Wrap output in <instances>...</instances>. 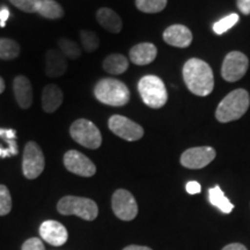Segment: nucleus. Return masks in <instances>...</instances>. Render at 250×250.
Instances as JSON below:
<instances>
[{"mask_svg": "<svg viewBox=\"0 0 250 250\" xmlns=\"http://www.w3.org/2000/svg\"><path fill=\"white\" fill-rule=\"evenodd\" d=\"M80 40L86 52H94L100 45V39L98 34L90 30H81Z\"/></svg>", "mask_w": 250, "mask_h": 250, "instance_id": "bb28decb", "label": "nucleus"}, {"mask_svg": "<svg viewBox=\"0 0 250 250\" xmlns=\"http://www.w3.org/2000/svg\"><path fill=\"white\" fill-rule=\"evenodd\" d=\"M9 18V9L7 7H1L0 8V27H5L6 21Z\"/></svg>", "mask_w": 250, "mask_h": 250, "instance_id": "72a5a7b5", "label": "nucleus"}, {"mask_svg": "<svg viewBox=\"0 0 250 250\" xmlns=\"http://www.w3.org/2000/svg\"><path fill=\"white\" fill-rule=\"evenodd\" d=\"M15 7L26 13H37L42 0H9Z\"/></svg>", "mask_w": 250, "mask_h": 250, "instance_id": "c756f323", "label": "nucleus"}, {"mask_svg": "<svg viewBox=\"0 0 250 250\" xmlns=\"http://www.w3.org/2000/svg\"><path fill=\"white\" fill-rule=\"evenodd\" d=\"M94 95L98 101L111 107H122L130 101V90L127 86L112 78L100 80L94 88Z\"/></svg>", "mask_w": 250, "mask_h": 250, "instance_id": "7ed1b4c3", "label": "nucleus"}, {"mask_svg": "<svg viewBox=\"0 0 250 250\" xmlns=\"http://www.w3.org/2000/svg\"><path fill=\"white\" fill-rule=\"evenodd\" d=\"M208 199L210 203L215 208H218L223 213H230L233 211L234 205L229 202V199L225 196L223 190L220 189V187L217 186L214 188H211L208 190Z\"/></svg>", "mask_w": 250, "mask_h": 250, "instance_id": "4be33fe9", "label": "nucleus"}, {"mask_svg": "<svg viewBox=\"0 0 250 250\" xmlns=\"http://www.w3.org/2000/svg\"><path fill=\"white\" fill-rule=\"evenodd\" d=\"M108 125L111 132L127 142H137L144 136V129L139 124L134 123L130 118L122 116V115L111 116L109 118Z\"/></svg>", "mask_w": 250, "mask_h": 250, "instance_id": "9d476101", "label": "nucleus"}, {"mask_svg": "<svg viewBox=\"0 0 250 250\" xmlns=\"http://www.w3.org/2000/svg\"><path fill=\"white\" fill-rule=\"evenodd\" d=\"M249 61L245 54L240 51L229 52L223 62L221 76L228 83H235L242 79L248 71Z\"/></svg>", "mask_w": 250, "mask_h": 250, "instance_id": "6e6552de", "label": "nucleus"}, {"mask_svg": "<svg viewBox=\"0 0 250 250\" xmlns=\"http://www.w3.org/2000/svg\"><path fill=\"white\" fill-rule=\"evenodd\" d=\"M237 7L241 11L242 14H250V0H236Z\"/></svg>", "mask_w": 250, "mask_h": 250, "instance_id": "473e14b6", "label": "nucleus"}, {"mask_svg": "<svg viewBox=\"0 0 250 250\" xmlns=\"http://www.w3.org/2000/svg\"><path fill=\"white\" fill-rule=\"evenodd\" d=\"M239 21V15L236 13H232L229 15H227L226 18L221 19L219 20L218 22H215L213 24V30L217 35H223L224 33H226L227 30H229L230 28L235 26Z\"/></svg>", "mask_w": 250, "mask_h": 250, "instance_id": "cd10ccee", "label": "nucleus"}, {"mask_svg": "<svg viewBox=\"0 0 250 250\" xmlns=\"http://www.w3.org/2000/svg\"><path fill=\"white\" fill-rule=\"evenodd\" d=\"M96 19H98V22L105 30L110 31L112 34H118L122 30V27H123L120 15L110 8H100L98 13H96Z\"/></svg>", "mask_w": 250, "mask_h": 250, "instance_id": "6ab92c4d", "label": "nucleus"}, {"mask_svg": "<svg viewBox=\"0 0 250 250\" xmlns=\"http://www.w3.org/2000/svg\"><path fill=\"white\" fill-rule=\"evenodd\" d=\"M37 13L45 19L56 20L64 17V9L55 0H42Z\"/></svg>", "mask_w": 250, "mask_h": 250, "instance_id": "5701e85b", "label": "nucleus"}, {"mask_svg": "<svg viewBox=\"0 0 250 250\" xmlns=\"http://www.w3.org/2000/svg\"><path fill=\"white\" fill-rule=\"evenodd\" d=\"M250 104L249 93L246 89H235L225 96L215 110V118L220 123H228L241 118Z\"/></svg>", "mask_w": 250, "mask_h": 250, "instance_id": "f03ea898", "label": "nucleus"}, {"mask_svg": "<svg viewBox=\"0 0 250 250\" xmlns=\"http://www.w3.org/2000/svg\"><path fill=\"white\" fill-rule=\"evenodd\" d=\"M12 210V197L7 187L0 184V215L8 214Z\"/></svg>", "mask_w": 250, "mask_h": 250, "instance_id": "c85d7f7f", "label": "nucleus"}, {"mask_svg": "<svg viewBox=\"0 0 250 250\" xmlns=\"http://www.w3.org/2000/svg\"><path fill=\"white\" fill-rule=\"evenodd\" d=\"M112 211L121 220H133L138 214V205L132 193L127 190L118 189L114 192L111 199Z\"/></svg>", "mask_w": 250, "mask_h": 250, "instance_id": "1a4fd4ad", "label": "nucleus"}, {"mask_svg": "<svg viewBox=\"0 0 250 250\" xmlns=\"http://www.w3.org/2000/svg\"><path fill=\"white\" fill-rule=\"evenodd\" d=\"M64 166L71 173L83 177H90L96 173V167L90 159L76 149L65 153Z\"/></svg>", "mask_w": 250, "mask_h": 250, "instance_id": "f8f14e48", "label": "nucleus"}, {"mask_svg": "<svg viewBox=\"0 0 250 250\" xmlns=\"http://www.w3.org/2000/svg\"><path fill=\"white\" fill-rule=\"evenodd\" d=\"M188 193H190V195H197V193L201 192V184L198 182H196V181H190V182L187 183V187H186Z\"/></svg>", "mask_w": 250, "mask_h": 250, "instance_id": "2f4dec72", "label": "nucleus"}, {"mask_svg": "<svg viewBox=\"0 0 250 250\" xmlns=\"http://www.w3.org/2000/svg\"><path fill=\"white\" fill-rule=\"evenodd\" d=\"M136 6L144 13H159L167 6V0H136Z\"/></svg>", "mask_w": 250, "mask_h": 250, "instance_id": "393cba45", "label": "nucleus"}, {"mask_svg": "<svg viewBox=\"0 0 250 250\" xmlns=\"http://www.w3.org/2000/svg\"><path fill=\"white\" fill-rule=\"evenodd\" d=\"M45 167L44 155L39 144L35 142L27 143L23 149L22 171L23 175L29 180L37 179L43 173Z\"/></svg>", "mask_w": 250, "mask_h": 250, "instance_id": "0eeeda50", "label": "nucleus"}, {"mask_svg": "<svg viewBox=\"0 0 250 250\" xmlns=\"http://www.w3.org/2000/svg\"><path fill=\"white\" fill-rule=\"evenodd\" d=\"M22 250H45V248L42 240L37 239V237H31L23 243Z\"/></svg>", "mask_w": 250, "mask_h": 250, "instance_id": "7c9ffc66", "label": "nucleus"}, {"mask_svg": "<svg viewBox=\"0 0 250 250\" xmlns=\"http://www.w3.org/2000/svg\"><path fill=\"white\" fill-rule=\"evenodd\" d=\"M59 50L66 58L78 59L81 56V49L78 43L68 39H61L58 41Z\"/></svg>", "mask_w": 250, "mask_h": 250, "instance_id": "a878e982", "label": "nucleus"}, {"mask_svg": "<svg viewBox=\"0 0 250 250\" xmlns=\"http://www.w3.org/2000/svg\"><path fill=\"white\" fill-rule=\"evenodd\" d=\"M103 68L108 73L114 74V76H120L129 68V61L125 56L121 54L109 55L103 61Z\"/></svg>", "mask_w": 250, "mask_h": 250, "instance_id": "412c9836", "label": "nucleus"}, {"mask_svg": "<svg viewBox=\"0 0 250 250\" xmlns=\"http://www.w3.org/2000/svg\"><path fill=\"white\" fill-rule=\"evenodd\" d=\"M138 90L144 103L152 109L162 108L168 101L165 83L156 76H145L139 80Z\"/></svg>", "mask_w": 250, "mask_h": 250, "instance_id": "20e7f679", "label": "nucleus"}, {"mask_svg": "<svg viewBox=\"0 0 250 250\" xmlns=\"http://www.w3.org/2000/svg\"><path fill=\"white\" fill-rule=\"evenodd\" d=\"M158 49L152 43H139L130 50V61L136 65H147L156 58Z\"/></svg>", "mask_w": 250, "mask_h": 250, "instance_id": "f3484780", "label": "nucleus"}, {"mask_svg": "<svg viewBox=\"0 0 250 250\" xmlns=\"http://www.w3.org/2000/svg\"><path fill=\"white\" fill-rule=\"evenodd\" d=\"M62 100H64V94L57 85L50 83L43 88L42 108L45 112H49V114L55 112L62 105Z\"/></svg>", "mask_w": 250, "mask_h": 250, "instance_id": "a211bd4d", "label": "nucleus"}, {"mask_svg": "<svg viewBox=\"0 0 250 250\" xmlns=\"http://www.w3.org/2000/svg\"><path fill=\"white\" fill-rule=\"evenodd\" d=\"M164 41L176 48H188L192 42V33L183 24H171L164 31Z\"/></svg>", "mask_w": 250, "mask_h": 250, "instance_id": "4468645a", "label": "nucleus"}, {"mask_svg": "<svg viewBox=\"0 0 250 250\" xmlns=\"http://www.w3.org/2000/svg\"><path fill=\"white\" fill-rule=\"evenodd\" d=\"M59 213L64 215H77L83 220H94L99 214L96 203L85 197L66 196L62 197L57 204Z\"/></svg>", "mask_w": 250, "mask_h": 250, "instance_id": "39448f33", "label": "nucleus"}, {"mask_svg": "<svg viewBox=\"0 0 250 250\" xmlns=\"http://www.w3.org/2000/svg\"><path fill=\"white\" fill-rule=\"evenodd\" d=\"M5 90V81L2 79L1 77H0V94Z\"/></svg>", "mask_w": 250, "mask_h": 250, "instance_id": "e433bc0d", "label": "nucleus"}, {"mask_svg": "<svg viewBox=\"0 0 250 250\" xmlns=\"http://www.w3.org/2000/svg\"><path fill=\"white\" fill-rule=\"evenodd\" d=\"M215 158L214 148L210 146L192 147L187 149L181 155V165L189 169H202L211 164Z\"/></svg>", "mask_w": 250, "mask_h": 250, "instance_id": "9b49d317", "label": "nucleus"}, {"mask_svg": "<svg viewBox=\"0 0 250 250\" xmlns=\"http://www.w3.org/2000/svg\"><path fill=\"white\" fill-rule=\"evenodd\" d=\"M20 55V45L11 39H0V59L12 61Z\"/></svg>", "mask_w": 250, "mask_h": 250, "instance_id": "b1692460", "label": "nucleus"}, {"mask_svg": "<svg viewBox=\"0 0 250 250\" xmlns=\"http://www.w3.org/2000/svg\"><path fill=\"white\" fill-rule=\"evenodd\" d=\"M13 92L15 100L20 108L28 109L33 103V87L29 79L24 76L15 77L13 81Z\"/></svg>", "mask_w": 250, "mask_h": 250, "instance_id": "2eb2a0df", "label": "nucleus"}, {"mask_svg": "<svg viewBox=\"0 0 250 250\" xmlns=\"http://www.w3.org/2000/svg\"><path fill=\"white\" fill-rule=\"evenodd\" d=\"M223 250H248L241 243H230L226 247H224Z\"/></svg>", "mask_w": 250, "mask_h": 250, "instance_id": "f704fd0d", "label": "nucleus"}, {"mask_svg": "<svg viewBox=\"0 0 250 250\" xmlns=\"http://www.w3.org/2000/svg\"><path fill=\"white\" fill-rule=\"evenodd\" d=\"M184 83L192 94L198 96L210 95L214 87L213 71L208 62L191 58L183 66Z\"/></svg>", "mask_w": 250, "mask_h": 250, "instance_id": "f257e3e1", "label": "nucleus"}, {"mask_svg": "<svg viewBox=\"0 0 250 250\" xmlns=\"http://www.w3.org/2000/svg\"><path fill=\"white\" fill-rule=\"evenodd\" d=\"M123 250H152L151 248H148V247H143V246H127L125 247Z\"/></svg>", "mask_w": 250, "mask_h": 250, "instance_id": "c9c22d12", "label": "nucleus"}, {"mask_svg": "<svg viewBox=\"0 0 250 250\" xmlns=\"http://www.w3.org/2000/svg\"><path fill=\"white\" fill-rule=\"evenodd\" d=\"M70 133L72 138L86 148L96 149L102 144V136L98 126L86 118L73 122L70 127Z\"/></svg>", "mask_w": 250, "mask_h": 250, "instance_id": "423d86ee", "label": "nucleus"}, {"mask_svg": "<svg viewBox=\"0 0 250 250\" xmlns=\"http://www.w3.org/2000/svg\"><path fill=\"white\" fill-rule=\"evenodd\" d=\"M40 235L49 245L61 247L67 241V230L64 225L55 220H46L41 225Z\"/></svg>", "mask_w": 250, "mask_h": 250, "instance_id": "ddd939ff", "label": "nucleus"}, {"mask_svg": "<svg viewBox=\"0 0 250 250\" xmlns=\"http://www.w3.org/2000/svg\"><path fill=\"white\" fill-rule=\"evenodd\" d=\"M17 154V131L0 127V158H8Z\"/></svg>", "mask_w": 250, "mask_h": 250, "instance_id": "aec40b11", "label": "nucleus"}, {"mask_svg": "<svg viewBox=\"0 0 250 250\" xmlns=\"http://www.w3.org/2000/svg\"><path fill=\"white\" fill-rule=\"evenodd\" d=\"M67 70L66 57L61 50H49L45 55V73L50 78L62 76Z\"/></svg>", "mask_w": 250, "mask_h": 250, "instance_id": "dca6fc26", "label": "nucleus"}]
</instances>
